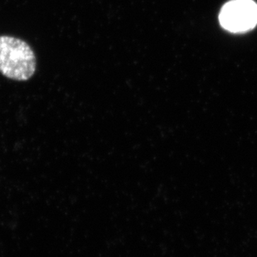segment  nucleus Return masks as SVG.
<instances>
[{"label":"nucleus","instance_id":"obj_2","mask_svg":"<svg viewBox=\"0 0 257 257\" xmlns=\"http://www.w3.org/2000/svg\"><path fill=\"white\" fill-rule=\"evenodd\" d=\"M219 20L228 31H249L257 25V5L252 0H231L221 9Z\"/></svg>","mask_w":257,"mask_h":257},{"label":"nucleus","instance_id":"obj_1","mask_svg":"<svg viewBox=\"0 0 257 257\" xmlns=\"http://www.w3.org/2000/svg\"><path fill=\"white\" fill-rule=\"evenodd\" d=\"M34 50L23 39L10 35L0 36V73L11 80L25 82L36 72Z\"/></svg>","mask_w":257,"mask_h":257}]
</instances>
